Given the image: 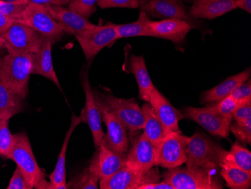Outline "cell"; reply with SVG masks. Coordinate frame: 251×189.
<instances>
[{
	"mask_svg": "<svg viewBox=\"0 0 251 189\" xmlns=\"http://www.w3.org/2000/svg\"><path fill=\"white\" fill-rule=\"evenodd\" d=\"M35 54H11L0 57V81L10 91L26 99Z\"/></svg>",
	"mask_w": 251,
	"mask_h": 189,
	"instance_id": "1",
	"label": "cell"
},
{
	"mask_svg": "<svg viewBox=\"0 0 251 189\" xmlns=\"http://www.w3.org/2000/svg\"><path fill=\"white\" fill-rule=\"evenodd\" d=\"M10 159L14 161L32 189H53L45 179V174L39 167L30 142L26 133L14 135V145Z\"/></svg>",
	"mask_w": 251,
	"mask_h": 189,
	"instance_id": "2",
	"label": "cell"
},
{
	"mask_svg": "<svg viewBox=\"0 0 251 189\" xmlns=\"http://www.w3.org/2000/svg\"><path fill=\"white\" fill-rule=\"evenodd\" d=\"M213 169L186 166L170 170L163 173V181L174 189H222L224 185Z\"/></svg>",
	"mask_w": 251,
	"mask_h": 189,
	"instance_id": "3",
	"label": "cell"
},
{
	"mask_svg": "<svg viewBox=\"0 0 251 189\" xmlns=\"http://www.w3.org/2000/svg\"><path fill=\"white\" fill-rule=\"evenodd\" d=\"M225 149L219 144L200 131H196L187 139V166L218 170L222 163L223 154Z\"/></svg>",
	"mask_w": 251,
	"mask_h": 189,
	"instance_id": "4",
	"label": "cell"
},
{
	"mask_svg": "<svg viewBox=\"0 0 251 189\" xmlns=\"http://www.w3.org/2000/svg\"><path fill=\"white\" fill-rule=\"evenodd\" d=\"M14 21L30 27L44 37L51 39L53 43L60 40L66 33L71 35L67 28L57 22L48 12L45 5L29 3Z\"/></svg>",
	"mask_w": 251,
	"mask_h": 189,
	"instance_id": "5",
	"label": "cell"
},
{
	"mask_svg": "<svg viewBox=\"0 0 251 189\" xmlns=\"http://www.w3.org/2000/svg\"><path fill=\"white\" fill-rule=\"evenodd\" d=\"M107 109L116 116L130 134L143 129L144 118L142 108L134 99H124L108 94H95Z\"/></svg>",
	"mask_w": 251,
	"mask_h": 189,
	"instance_id": "6",
	"label": "cell"
},
{
	"mask_svg": "<svg viewBox=\"0 0 251 189\" xmlns=\"http://www.w3.org/2000/svg\"><path fill=\"white\" fill-rule=\"evenodd\" d=\"M187 139L180 131L167 134L155 146V166L170 170L186 163Z\"/></svg>",
	"mask_w": 251,
	"mask_h": 189,
	"instance_id": "7",
	"label": "cell"
},
{
	"mask_svg": "<svg viewBox=\"0 0 251 189\" xmlns=\"http://www.w3.org/2000/svg\"><path fill=\"white\" fill-rule=\"evenodd\" d=\"M1 36L5 40V49L11 54H36L45 39L30 27L17 21Z\"/></svg>",
	"mask_w": 251,
	"mask_h": 189,
	"instance_id": "8",
	"label": "cell"
},
{
	"mask_svg": "<svg viewBox=\"0 0 251 189\" xmlns=\"http://www.w3.org/2000/svg\"><path fill=\"white\" fill-rule=\"evenodd\" d=\"M161 179L157 168L146 172H139L124 166L118 171L100 181L101 189H138L147 183H156Z\"/></svg>",
	"mask_w": 251,
	"mask_h": 189,
	"instance_id": "9",
	"label": "cell"
},
{
	"mask_svg": "<svg viewBox=\"0 0 251 189\" xmlns=\"http://www.w3.org/2000/svg\"><path fill=\"white\" fill-rule=\"evenodd\" d=\"M87 61L90 62L104 48L118 39L114 24L97 25L94 29L75 35Z\"/></svg>",
	"mask_w": 251,
	"mask_h": 189,
	"instance_id": "10",
	"label": "cell"
},
{
	"mask_svg": "<svg viewBox=\"0 0 251 189\" xmlns=\"http://www.w3.org/2000/svg\"><path fill=\"white\" fill-rule=\"evenodd\" d=\"M184 115L201 125L214 136L228 138L230 135L232 118H225L220 115L211 104L204 108L187 107L184 109Z\"/></svg>",
	"mask_w": 251,
	"mask_h": 189,
	"instance_id": "11",
	"label": "cell"
},
{
	"mask_svg": "<svg viewBox=\"0 0 251 189\" xmlns=\"http://www.w3.org/2000/svg\"><path fill=\"white\" fill-rule=\"evenodd\" d=\"M132 146L126 157L125 166L135 171L146 172L155 166V146L145 134L133 133L129 135Z\"/></svg>",
	"mask_w": 251,
	"mask_h": 189,
	"instance_id": "12",
	"label": "cell"
},
{
	"mask_svg": "<svg viewBox=\"0 0 251 189\" xmlns=\"http://www.w3.org/2000/svg\"><path fill=\"white\" fill-rule=\"evenodd\" d=\"M95 97L101 111V118L107 128V134L104 136L102 142L106 145L107 147L114 152L127 154L130 147V139L127 128L107 109L106 107L99 101L96 96Z\"/></svg>",
	"mask_w": 251,
	"mask_h": 189,
	"instance_id": "13",
	"label": "cell"
},
{
	"mask_svg": "<svg viewBox=\"0 0 251 189\" xmlns=\"http://www.w3.org/2000/svg\"><path fill=\"white\" fill-rule=\"evenodd\" d=\"M126 157V154L118 153L111 150L101 141L90 160L89 170L95 174L100 181L124 167Z\"/></svg>",
	"mask_w": 251,
	"mask_h": 189,
	"instance_id": "14",
	"label": "cell"
},
{
	"mask_svg": "<svg viewBox=\"0 0 251 189\" xmlns=\"http://www.w3.org/2000/svg\"><path fill=\"white\" fill-rule=\"evenodd\" d=\"M81 81L86 97L85 107L83 108L81 113L84 115V122L88 125L92 133L94 146L97 148L101 144L105 135L102 129L101 111L97 104L95 94L90 86L87 72L82 73Z\"/></svg>",
	"mask_w": 251,
	"mask_h": 189,
	"instance_id": "15",
	"label": "cell"
},
{
	"mask_svg": "<svg viewBox=\"0 0 251 189\" xmlns=\"http://www.w3.org/2000/svg\"><path fill=\"white\" fill-rule=\"evenodd\" d=\"M141 11L153 18L184 20L194 27L196 19L187 12L182 0H148Z\"/></svg>",
	"mask_w": 251,
	"mask_h": 189,
	"instance_id": "16",
	"label": "cell"
},
{
	"mask_svg": "<svg viewBox=\"0 0 251 189\" xmlns=\"http://www.w3.org/2000/svg\"><path fill=\"white\" fill-rule=\"evenodd\" d=\"M148 103L154 109L158 118L164 128L166 135L170 132L180 131L179 121L184 119L185 115L176 109L156 87L151 92Z\"/></svg>",
	"mask_w": 251,
	"mask_h": 189,
	"instance_id": "17",
	"label": "cell"
},
{
	"mask_svg": "<svg viewBox=\"0 0 251 189\" xmlns=\"http://www.w3.org/2000/svg\"><path fill=\"white\" fill-rule=\"evenodd\" d=\"M148 25L153 37L167 39L176 44L183 43L193 28L189 22L180 19L151 20Z\"/></svg>",
	"mask_w": 251,
	"mask_h": 189,
	"instance_id": "18",
	"label": "cell"
},
{
	"mask_svg": "<svg viewBox=\"0 0 251 189\" xmlns=\"http://www.w3.org/2000/svg\"><path fill=\"white\" fill-rule=\"evenodd\" d=\"M45 7L57 22L70 30L71 35L75 36L97 26L69 8L55 5H45Z\"/></svg>",
	"mask_w": 251,
	"mask_h": 189,
	"instance_id": "19",
	"label": "cell"
},
{
	"mask_svg": "<svg viewBox=\"0 0 251 189\" xmlns=\"http://www.w3.org/2000/svg\"><path fill=\"white\" fill-rule=\"evenodd\" d=\"M192 2L190 16L194 19L212 20L235 9L234 0H187Z\"/></svg>",
	"mask_w": 251,
	"mask_h": 189,
	"instance_id": "20",
	"label": "cell"
},
{
	"mask_svg": "<svg viewBox=\"0 0 251 189\" xmlns=\"http://www.w3.org/2000/svg\"><path fill=\"white\" fill-rule=\"evenodd\" d=\"M53 44V42L51 39L49 38L44 39L42 47L34 56L32 74L44 76L54 83L62 91L60 81L53 67V58H52Z\"/></svg>",
	"mask_w": 251,
	"mask_h": 189,
	"instance_id": "21",
	"label": "cell"
},
{
	"mask_svg": "<svg viewBox=\"0 0 251 189\" xmlns=\"http://www.w3.org/2000/svg\"><path fill=\"white\" fill-rule=\"evenodd\" d=\"M84 122V115L81 113L79 117H76L73 115L72 117L71 125L70 128L65 135L64 141H63V146L59 154L58 160L56 162L54 170L51 174L49 175V179L50 183H51L54 189H66V155L67 151L68 145L70 142V138L73 135L75 128Z\"/></svg>",
	"mask_w": 251,
	"mask_h": 189,
	"instance_id": "22",
	"label": "cell"
},
{
	"mask_svg": "<svg viewBox=\"0 0 251 189\" xmlns=\"http://www.w3.org/2000/svg\"><path fill=\"white\" fill-rule=\"evenodd\" d=\"M250 76L251 68H248L235 76L227 78L226 80H224L221 84L205 91L201 95V103L214 104L222 101L223 99L230 95L236 87L250 79Z\"/></svg>",
	"mask_w": 251,
	"mask_h": 189,
	"instance_id": "23",
	"label": "cell"
},
{
	"mask_svg": "<svg viewBox=\"0 0 251 189\" xmlns=\"http://www.w3.org/2000/svg\"><path fill=\"white\" fill-rule=\"evenodd\" d=\"M129 68L135 76L139 86V97L141 100L148 102L151 92L155 88L150 76L147 70L145 60L142 56L132 54L129 59Z\"/></svg>",
	"mask_w": 251,
	"mask_h": 189,
	"instance_id": "24",
	"label": "cell"
},
{
	"mask_svg": "<svg viewBox=\"0 0 251 189\" xmlns=\"http://www.w3.org/2000/svg\"><path fill=\"white\" fill-rule=\"evenodd\" d=\"M142 109L145 118L144 134L148 140L156 146L166 135L164 128L149 103L144 104Z\"/></svg>",
	"mask_w": 251,
	"mask_h": 189,
	"instance_id": "25",
	"label": "cell"
},
{
	"mask_svg": "<svg viewBox=\"0 0 251 189\" xmlns=\"http://www.w3.org/2000/svg\"><path fill=\"white\" fill-rule=\"evenodd\" d=\"M24 99L10 91L0 81V120H10L25 109Z\"/></svg>",
	"mask_w": 251,
	"mask_h": 189,
	"instance_id": "26",
	"label": "cell"
},
{
	"mask_svg": "<svg viewBox=\"0 0 251 189\" xmlns=\"http://www.w3.org/2000/svg\"><path fill=\"white\" fill-rule=\"evenodd\" d=\"M151 21L143 11H141L139 18L135 22L124 25H115V29L117 31L118 39L121 38L139 37V36H147V37H153L152 32L148 27V23Z\"/></svg>",
	"mask_w": 251,
	"mask_h": 189,
	"instance_id": "27",
	"label": "cell"
},
{
	"mask_svg": "<svg viewBox=\"0 0 251 189\" xmlns=\"http://www.w3.org/2000/svg\"><path fill=\"white\" fill-rule=\"evenodd\" d=\"M221 175L232 189H248L251 187V173L235 166L221 163Z\"/></svg>",
	"mask_w": 251,
	"mask_h": 189,
	"instance_id": "28",
	"label": "cell"
},
{
	"mask_svg": "<svg viewBox=\"0 0 251 189\" xmlns=\"http://www.w3.org/2000/svg\"><path fill=\"white\" fill-rule=\"evenodd\" d=\"M237 166L251 173V152L246 148L235 142L229 151H224L222 163Z\"/></svg>",
	"mask_w": 251,
	"mask_h": 189,
	"instance_id": "29",
	"label": "cell"
},
{
	"mask_svg": "<svg viewBox=\"0 0 251 189\" xmlns=\"http://www.w3.org/2000/svg\"><path fill=\"white\" fill-rule=\"evenodd\" d=\"M99 182V178L87 168L75 177L69 184H66V187L67 189H98Z\"/></svg>",
	"mask_w": 251,
	"mask_h": 189,
	"instance_id": "30",
	"label": "cell"
},
{
	"mask_svg": "<svg viewBox=\"0 0 251 189\" xmlns=\"http://www.w3.org/2000/svg\"><path fill=\"white\" fill-rule=\"evenodd\" d=\"M14 145V135L9 129V120H0V156L10 159Z\"/></svg>",
	"mask_w": 251,
	"mask_h": 189,
	"instance_id": "31",
	"label": "cell"
},
{
	"mask_svg": "<svg viewBox=\"0 0 251 189\" xmlns=\"http://www.w3.org/2000/svg\"><path fill=\"white\" fill-rule=\"evenodd\" d=\"M244 102H245V101L239 102V101L234 99L232 96L229 95L223 99L222 101H219V102L211 104V106H212L216 112H218L220 115L225 117V118H232V115H233L235 110L237 109L240 104Z\"/></svg>",
	"mask_w": 251,
	"mask_h": 189,
	"instance_id": "32",
	"label": "cell"
},
{
	"mask_svg": "<svg viewBox=\"0 0 251 189\" xmlns=\"http://www.w3.org/2000/svg\"><path fill=\"white\" fill-rule=\"evenodd\" d=\"M98 0H70L69 8L88 19L95 12Z\"/></svg>",
	"mask_w": 251,
	"mask_h": 189,
	"instance_id": "33",
	"label": "cell"
},
{
	"mask_svg": "<svg viewBox=\"0 0 251 189\" xmlns=\"http://www.w3.org/2000/svg\"><path fill=\"white\" fill-rule=\"evenodd\" d=\"M230 132L245 143H251V118L231 124Z\"/></svg>",
	"mask_w": 251,
	"mask_h": 189,
	"instance_id": "34",
	"label": "cell"
},
{
	"mask_svg": "<svg viewBox=\"0 0 251 189\" xmlns=\"http://www.w3.org/2000/svg\"><path fill=\"white\" fill-rule=\"evenodd\" d=\"M97 5L101 8H137L139 2L138 0H98Z\"/></svg>",
	"mask_w": 251,
	"mask_h": 189,
	"instance_id": "35",
	"label": "cell"
},
{
	"mask_svg": "<svg viewBox=\"0 0 251 189\" xmlns=\"http://www.w3.org/2000/svg\"><path fill=\"white\" fill-rule=\"evenodd\" d=\"M7 189H32V186L29 184L26 178L18 166L15 169L13 175L11 176Z\"/></svg>",
	"mask_w": 251,
	"mask_h": 189,
	"instance_id": "36",
	"label": "cell"
},
{
	"mask_svg": "<svg viewBox=\"0 0 251 189\" xmlns=\"http://www.w3.org/2000/svg\"><path fill=\"white\" fill-rule=\"evenodd\" d=\"M234 99L239 102L251 100V81L248 79L246 81L238 86L230 94Z\"/></svg>",
	"mask_w": 251,
	"mask_h": 189,
	"instance_id": "37",
	"label": "cell"
},
{
	"mask_svg": "<svg viewBox=\"0 0 251 189\" xmlns=\"http://www.w3.org/2000/svg\"><path fill=\"white\" fill-rule=\"evenodd\" d=\"M26 7V5H25L4 2L2 5H0V13L11 17L13 20H15L16 17L22 13Z\"/></svg>",
	"mask_w": 251,
	"mask_h": 189,
	"instance_id": "38",
	"label": "cell"
},
{
	"mask_svg": "<svg viewBox=\"0 0 251 189\" xmlns=\"http://www.w3.org/2000/svg\"><path fill=\"white\" fill-rule=\"evenodd\" d=\"M235 121H245L251 118V100L245 101L239 105L232 115Z\"/></svg>",
	"mask_w": 251,
	"mask_h": 189,
	"instance_id": "39",
	"label": "cell"
},
{
	"mask_svg": "<svg viewBox=\"0 0 251 189\" xmlns=\"http://www.w3.org/2000/svg\"><path fill=\"white\" fill-rule=\"evenodd\" d=\"M29 3L37 4V5H55L64 6L69 5L70 0H28Z\"/></svg>",
	"mask_w": 251,
	"mask_h": 189,
	"instance_id": "40",
	"label": "cell"
},
{
	"mask_svg": "<svg viewBox=\"0 0 251 189\" xmlns=\"http://www.w3.org/2000/svg\"><path fill=\"white\" fill-rule=\"evenodd\" d=\"M138 189H174V188L169 183L163 181L142 185Z\"/></svg>",
	"mask_w": 251,
	"mask_h": 189,
	"instance_id": "41",
	"label": "cell"
},
{
	"mask_svg": "<svg viewBox=\"0 0 251 189\" xmlns=\"http://www.w3.org/2000/svg\"><path fill=\"white\" fill-rule=\"evenodd\" d=\"M14 21L11 17L0 13V36L8 30Z\"/></svg>",
	"mask_w": 251,
	"mask_h": 189,
	"instance_id": "42",
	"label": "cell"
},
{
	"mask_svg": "<svg viewBox=\"0 0 251 189\" xmlns=\"http://www.w3.org/2000/svg\"><path fill=\"white\" fill-rule=\"evenodd\" d=\"M235 8L244 10L248 14L251 13V0H234Z\"/></svg>",
	"mask_w": 251,
	"mask_h": 189,
	"instance_id": "43",
	"label": "cell"
},
{
	"mask_svg": "<svg viewBox=\"0 0 251 189\" xmlns=\"http://www.w3.org/2000/svg\"><path fill=\"white\" fill-rule=\"evenodd\" d=\"M0 1L7 2V3L19 4V5H27L29 4L28 0H0Z\"/></svg>",
	"mask_w": 251,
	"mask_h": 189,
	"instance_id": "44",
	"label": "cell"
},
{
	"mask_svg": "<svg viewBox=\"0 0 251 189\" xmlns=\"http://www.w3.org/2000/svg\"><path fill=\"white\" fill-rule=\"evenodd\" d=\"M4 48H5V42L3 38L0 36V52H2Z\"/></svg>",
	"mask_w": 251,
	"mask_h": 189,
	"instance_id": "45",
	"label": "cell"
},
{
	"mask_svg": "<svg viewBox=\"0 0 251 189\" xmlns=\"http://www.w3.org/2000/svg\"><path fill=\"white\" fill-rule=\"evenodd\" d=\"M138 1H139V7L142 8V7L147 2H148V0H138Z\"/></svg>",
	"mask_w": 251,
	"mask_h": 189,
	"instance_id": "46",
	"label": "cell"
},
{
	"mask_svg": "<svg viewBox=\"0 0 251 189\" xmlns=\"http://www.w3.org/2000/svg\"><path fill=\"white\" fill-rule=\"evenodd\" d=\"M4 3V2H2V1H0V5H2Z\"/></svg>",
	"mask_w": 251,
	"mask_h": 189,
	"instance_id": "47",
	"label": "cell"
}]
</instances>
